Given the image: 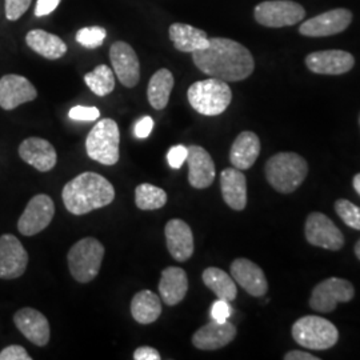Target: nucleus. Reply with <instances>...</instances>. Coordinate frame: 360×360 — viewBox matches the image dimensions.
Here are the masks:
<instances>
[{"label": "nucleus", "mask_w": 360, "mask_h": 360, "mask_svg": "<svg viewBox=\"0 0 360 360\" xmlns=\"http://www.w3.org/2000/svg\"><path fill=\"white\" fill-rule=\"evenodd\" d=\"M359 123H360V117H359Z\"/></svg>", "instance_id": "nucleus-46"}, {"label": "nucleus", "mask_w": 360, "mask_h": 360, "mask_svg": "<svg viewBox=\"0 0 360 360\" xmlns=\"http://www.w3.org/2000/svg\"><path fill=\"white\" fill-rule=\"evenodd\" d=\"M285 360H319L315 355H311L306 351H299V349H294V351H288L284 355Z\"/></svg>", "instance_id": "nucleus-43"}, {"label": "nucleus", "mask_w": 360, "mask_h": 360, "mask_svg": "<svg viewBox=\"0 0 360 360\" xmlns=\"http://www.w3.org/2000/svg\"><path fill=\"white\" fill-rule=\"evenodd\" d=\"M32 358L28 355L26 348L18 345L8 346L0 351V360H31Z\"/></svg>", "instance_id": "nucleus-39"}, {"label": "nucleus", "mask_w": 360, "mask_h": 360, "mask_svg": "<svg viewBox=\"0 0 360 360\" xmlns=\"http://www.w3.org/2000/svg\"><path fill=\"white\" fill-rule=\"evenodd\" d=\"M260 154V141L257 134L243 131L232 143L230 162L232 166L240 171L252 167Z\"/></svg>", "instance_id": "nucleus-25"}, {"label": "nucleus", "mask_w": 360, "mask_h": 360, "mask_svg": "<svg viewBox=\"0 0 360 360\" xmlns=\"http://www.w3.org/2000/svg\"><path fill=\"white\" fill-rule=\"evenodd\" d=\"M65 208L74 215H86L114 202L115 188L102 175L83 172L70 180L62 193Z\"/></svg>", "instance_id": "nucleus-2"}, {"label": "nucleus", "mask_w": 360, "mask_h": 360, "mask_svg": "<svg viewBox=\"0 0 360 360\" xmlns=\"http://www.w3.org/2000/svg\"><path fill=\"white\" fill-rule=\"evenodd\" d=\"M355 296V288L346 279L328 278L312 290L309 307L314 311L328 314L333 312L339 303H347Z\"/></svg>", "instance_id": "nucleus-9"}, {"label": "nucleus", "mask_w": 360, "mask_h": 360, "mask_svg": "<svg viewBox=\"0 0 360 360\" xmlns=\"http://www.w3.org/2000/svg\"><path fill=\"white\" fill-rule=\"evenodd\" d=\"M306 239L309 245L338 251L345 245V236L334 221L322 212H311L306 220Z\"/></svg>", "instance_id": "nucleus-11"}, {"label": "nucleus", "mask_w": 360, "mask_h": 360, "mask_svg": "<svg viewBox=\"0 0 360 360\" xmlns=\"http://www.w3.org/2000/svg\"><path fill=\"white\" fill-rule=\"evenodd\" d=\"M352 184H354V188H355V191H356V193H359L360 195V174H356V175L354 176Z\"/></svg>", "instance_id": "nucleus-44"}, {"label": "nucleus", "mask_w": 360, "mask_h": 360, "mask_svg": "<svg viewBox=\"0 0 360 360\" xmlns=\"http://www.w3.org/2000/svg\"><path fill=\"white\" fill-rule=\"evenodd\" d=\"M19 155L27 165L40 172H49L56 166L58 155L51 143L41 138H28L19 146Z\"/></svg>", "instance_id": "nucleus-21"}, {"label": "nucleus", "mask_w": 360, "mask_h": 360, "mask_svg": "<svg viewBox=\"0 0 360 360\" xmlns=\"http://www.w3.org/2000/svg\"><path fill=\"white\" fill-rule=\"evenodd\" d=\"M174 83V75L167 68H160L150 79L147 96L155 110H163L167 107Z\"/></svg>", "instance_id": "nucleus-29"}, {"label": "nucleus", "mask_w": 360, "mask_h": 360, "mask_svg": "<svg viewBox=\"0 0 360 360\" xmlns=\"http://www.w3.org/2000/svg\"><path fill=\"white\" fill-rule=\"evenodd\" d=\"M26 43L32 51L49 60L60 59L67 52L65 40L44 30H31L26 35Z\"/></svg>", "instance_id": "nucleus-27"}, {"label": "nucleus", "mask_w": 360, "mask_h": 360, "mask_svg": "<svg viewBox=\"0 0 360 360\" xmlns=\"http://www.w3.org/2000/svg\"><path fill=\"white\" fill-rule=\"evenodd\" d=\"M84 82L98 96H107L115 89V75L112 70L105 65H99L94 71L86 74Z\"/></svg>", "instance_id": "nucleus-31"}, {"label": "nucleus", "mask_w": 360, "mask_h": 360, "mask_svg": "<svg viewBox=\"0 0 360 360\" xmlns=\"http://www.w3.org/2000/svg\"><path fill=\"white\" fill-rule=\"evenodd\" d=\"M236 333V327L232 323L212 321L193 334V345L198 349L215 351L230 345L235 339Z\"/></svg>", "instance_id": "nucleus-20"}, {"label": "nucleus", "mask_w": 360, "mask_h": 360, "mask_svg": "<svg viewBox=\"0 0 360 360\" xmlns=\"http://www.w3.org/2000/svg\"><path fill=\"white\" fill-rule=\"evenodd\" d=\"M220 188L226 205L235 210L243 211L247 206V179L238 168H226L220 174Z\"/></svg>", "instance_id": "nucleus-23"}, {"label": "nucleus", "mask_w": 360, "mask_h": 360, "mask_svg": "<svg viewBox=\"0 0 360 360\" xmlns=\"http://www.w3.org/2000/svg\"><path fill=\"white\" fill-rule=\"evenodd\" d=\"M132 318L141 324L156 322L162 314V300L150 290L139 291L131 302Z\"/></svg>", "instance_id": "nucleus-28"}, {"label": "nucleus", "mask_w": 360, "mask_h": 360, "mask_svg": "<svg viewBox=\"0 0 360 360\" xmlns=\"http://www.w3.org/2000/svg\"><path fill=\"white\" fill-rule=\"evenodd\" d=\"M135 360H160V354L153 347H139L134 352Z\"/></svg>", "instance_id": "nucleus-42"}, {"label": "nucleus", "mask_w": 360, "mask_h": 360, "mask_svg": "<svg viewBox=\"0 0 360 360\" xmlns=\"http://www.w3.org/2000/svg\"><path fill=\"white\" fill-rule=\"evenodd\" d=\"M187 98L193 110L200 115L218 116L231 103L232 91L227 82L208 77L190 86Z\"/></svg>", "instance_id": "nucleus-4"}, {"label": "nucleus", "mask_w": 360, "mask_h": 360, "mask_svg": "<svg viewBox=\"0 0 360 360\" xmlns=\"http://www.w3.org/2000/svg\"><path fill=\"white\" fill-rule=\"evenodd\" d=\"M231 275L232 279L250 295L260 297L266 295L269 290V283L263 270L245 257H239L232 262Z\"/></svg>", "instance_id": "nucleus-18"}, {"label": "nucleus", "mask_w": 360, "mask_h": 360, "mask_svg": "<svg viewBox=\"0 0 360 360\" xmlns=\"http://www.w3.org/2000/svg\"><path fill=\"white\" fill-rule=\"evenodd\" d=\"M309 71L319 75H343L355 65V58L343 50L311 52L306 56Z\"/></svg>", "instance_id": "nucleus-15"}, {"label": "nucleus", "mask_w": 360, "mask_h": 360, "mask_svg": "<svg viewBox=\"0 0 360 360\" xmlns=\"http://www.w3.org/2000/svg\"><path fill=\"white\" fill-rule=\"evenodd\" d=\"M188 291V278L180 267H167L162 271L159 292L167 306H176L186 297Z\"/></svg>", "instance_id": "nucleus-24"}, {"label": "nucleus", "mask_w": 360, "mask_h": 360, "mask_svg": "<svg viewBox=\"0 0 360 360\" xmlns=\"http://www.w3.org/2000/svg\"><path fill=\"white\" fill-rule=\"evenodd\" d=\"M38 91L22 75L8 74L0 77V107L6 111L15 110L20 104L35 101Z\"/></svg>", "instance_id": "nucleus-16"}, {"label": "nucleus", "mask_w": 360, "mask_h": 360, "mask_svg": "<svg viewBox=\"0 0 360 360\" xmlns=\"http://www.w3.org/2000/svg\"><path fill=\"white\" fill-rule=\"evenodd\" d=\"M232 315L230 303L224 299H218L211 307V319L218 323L229 322Z\"/></svg>", "instance_id": "nucleus-37"}, {"label": "nucleus", "mask_w": 360, "mask_h": 360, "mask_svg": "<svg viewBox=\"0 0 360 360\" xmlns=\"http://www.w3.org/2000/svg\"><path fill=\"white\" fill-rule=\"evenodd\" d=\"M188 156V148L184 146H174L169 148L167 154V160L169 167L174 169H179L187 160Z\"/></svg>", "instance_id": "nucleus-38"}, {"label": "nucleus", "mask_w": 360, "mask_h": 360, "mask_svg": "<svg viewBox=\"0 0 360 360\" xmlns=\"http://www.w3.org/2000/svg\"><path fill=\"white\" fill-rule=\"evenodd\" d=\"M307 162L295 153H279L266 163V178L278 193H294L307 178Z\"/></svg>", "instance_id": "nucleus-3"}, {"label": "nucleus", "mask_w": 360, "mask_h": 360, "mask_svg": "<svg viewBox=\"0 0 360 360\" xmlns=\"http://www.w3.org/2000/svg\"><path fill=\"white\" fill-rule=\"evenodd\" d=\"M355 255H356V257L360 260V239L358 240V243L355 245Z\"/></svg>", "instance_id": "nucleus-45"}, {"label": "nucleus", "mask_w": 360, "mask_h": 360, "mask_svg": "<svg viewBox=\"0 0 360 360\" xmlns=\"http://www.w3.org/2000/svg\"><path fill=\"white\" fill-rule=\"evenodd\" d=\"M335 211L348 227L360 231V207L355 206L347 199H339L335 203Z\"/></svg>", "instance_id": "nucleus-33"}, {"label": "nucleus", "mask_w": 360, "mask_h": 360, "mask_svg": "<svg viewBox=\"0 0 360 360\" xmlns=\"http://www.w3.org/2000/svg\"><path fill=\"white\" fill-rule=\"evenodd\" d=\"M292 338L302 347L323 351L338 343L339 331L330 321L316 315H307L294 323Z\"/></svg>", "instance_id": "nucleus-7"}, {"label": "nucleus", "mask_w": 360, "mask_h": 360, "mask_svg": "<svg viewBox=\"0 0 360 360\" xmlns=\"http://www.w3.org/2000/svg\"><path fill=\"white\" fill-rule=\"evenodd\" d=\"M32 0H4L6 18L11 22L20 19L30 8Z\"/></svg>", "instance_id": "nucleus-35"}, {"label": "nucleus", "mask_w": 360, "mask_h": 360, "mask_svg": "<svg viewBox=\"0 0 360 360\" xmlns=\"http://www.w3.org/2000/svg\"><path fill=\"white\" fill-rule=\"evenodd\" d=\"M119 143L120 132L117 123L108 117L102 119L94 126L87 136V155L92 160L102 163L104 166H114L120 158Z\"/></svg>", "instance_id": "nucleus-6"}, {"label": "nucleus", "mask_w": 360, "mask_h": 360, "mask_svg": "<svg viewBox=\"0 0 360 360\" xmlns=\"http://www.w3.org/2000/svg\"><path fill=\"white\" fill-rule=\"evenodd\" d=\"M55 215V205L46 193L34 196L18 221V230L25 236H34L47 229Z\"/></svg>", "instance_id": "nucleus-12"}, {"label": "nucleus", "mask_w": 360, "mask_h": 360, "mask_svg": "<svg viewBox=\"0 0 360 360\" xmlns=\"http://www.w3.org/2000/svg\"><path fill=\"white\" fill-rule=\"evenodd\" d=\"M193 60L203 74L224 82L245 80L255 70L252 53L232 39H208L205 50L193 52Z\"/></svg>", "instance_id": "nucleus-1"}, {"label": "nucleus", "mask_w": 360, "mask_h": 360, "mask_svg": "<svg viewBox=\"0 0 360 360\" xmlns=\"http://www.w3.org/2000/svg\"><path fill=\"white\" fill-rule=\"evenodd\" d=\"M28 254L20 240L11 233L0 236V278L16 279L25 274Z\"/></svg>", "instance_id": "nucleus-14"}, {"label": "nucleus", "mask_w": 360, "mask_h": 360, "mask_svg": "<svg viewBox=\"0 0 360 360\" xmlns=\"http://www.w3.org/2000/svg\"><path fill=\"white\" fill-rule=\"evenodd\" d=\"M168 35L174 47L180 52L193 53L199 50H205L208 46V37L206 31L186 23H174L168 28Z\"/></svg>", "instance_id": "nucleus-26"}, {"label": "nucleus", "mask_w": 360, "mask_h": 360, "mask_svg": "<svg viewBox=\"0 0 360 360\" xmlns=\"http://www.w3.org/2000/svg\"><path fill=\"white\" fill-rule=\"evenodd\" d=\"M110 60L119 82L132 89L141 80V63L136 52L126 41H115L110 49Z\"/></svg>", "instance_id": "nucleus-13"}, {"label": "nucleus", "mask_w": 360, "mask_h": 360, "mask_svg": "<svg viewBox=\"0 0 360 360\" xmlns=\"http://www.w3.org/2000/svg\"><path fill=\"white\" fill-rule=\"evenodd\" d=\"M107 32L103 27L92 26L84 27L79 30L77 34V41L86 49H98L103 44Z\"/></svg>", "instance_id": "nucleus-34"}, {"label": "nucleus", "mask_w": 360, "mask_h": 360, "mask_svg": "<svg viewBox=\"0 0 360 360\" xmlns=\"http://www.w3.org/2000/svg\"><path fill=\"white\" fill-rule=\"evenodd\" d=\"M187 165H188V181L193 188L203 190L210 187L217 175V169L211 155L200 146H190Z\"/></svg>", "instance_id": "nucleus-19"}, {"label": "nucleus", "mask_w": 360, "mask_h": 360, "mask_svg": "<svg viewBox=\"0 0 360 360\" xmlns=\"http://www.w3.org/2000/svg\"><path fill=\"white\" fill-rule=\"evenodd\" d=\"M203 282L207 287L218 296V299H224L227 302H232L238 296V287L236 282L231 276L217 267H208L203 272Z\"/></svg>", "instance_id": "nucleus-30"}, {"label": "nucleus", "mask_w": 360, "mask_h": 360, "mask_svg": "<svg viewBox=\"0 0 360 360\" xmlns=\"http://www.w3.org/2000/svg\"><path fill=\"white\" fill-rule=\"evenodd\" d=\"M306 16L303 6L292 0H267L259 3L254 18L260 26L270 28L294 26Z\"/></svg>", "instance_id": "nucleus-8"}, {"label": "nucleus", "mask_w": 360, "mask_h": 360, "mask_svg": "<svg viewBox=\"0 0 360 360\" xmlns=\"http://www.w3.org/2000/svg\"><path fill=\"white\" fill-rule=\"evenodd\" d=\"M135 203L144 211L159 210L167 203V193L150 183H142L135 190Z\"/></svg>", "instance_id": "nucleus-32"}, {"label": "nucleus", "mask_w": 360, "mask_h": 360, "mask_svg": "<svg viewBox=\"0 0 360 360\" xmlns=\"http://www.w3.org/2000/svg\"><path fill=\"white\" fill-rule=\"evenodd\" d=\"M154 129V120L151 116H143L139 119L134 127V134L138 139H146L150 136Z\"/></svg>", "instance_id": "nucleus-40"}, {"label": "nucleus", "mask_w": 360, "mask_h": 360, "mask_svg": "<svg viewBox=\"0 0 360 360\" xmlns=\"http://www.w3.org/2000/svg\"><path fill=\"white\" fill-rule=\"evenodd\" d=\"M167 248L178 262H186L193 254V235L191 227L181 219H172L165 229Z\"/></svg>", "instance_id": "nucleus-22"}, {"label": "nucleus", "mask_w": 360, "mask_h": 360, "mask_svg": "<svg viewBox=\"0 0 360 360\" xmlns=\"http://www.w3.org/2000/svg\"><path fill=\"white\" fill-rule=\"evenodd\" d=\"M62 0H38L35 7V15L38 18L47 16L56 10V7L60 4Z\"/></svg>", "instance_id": "nucleus-41"}, {"label": "nucleus", "mask_w": 360, "mask_h": 360, "mask_svg": "<svg viewBox=\"0 0 360 360\" xmlns=\"http://www.w3.org/2000/svg\"><path fill=\"white\" fill-rule=\"evenodd\" d=\"M101 116V111L96 107L75 105L70 110L68 117L77 122H94Z\"/></svg>", "instance_id": "nucleus-36"}, {"label": "nucleus", "mask_w": 360, "mask_h": 360, "mask_svg": "<svg viewBox=\"0 0 360 360\" xmlns=\"http://www.w3.org/2000/svg\"><path fill=\"white\" fill-rule=\"evenodd\" d=\"M104 247L95 238H84L70 248L68 267L74 279L79 283L94 281L102 267Z\"/></svg>", "instance_id": "nucleus-5"}, {"label": "nucleus", "mask_w": 360, "mask_h": 360, "mask_svg": "<svg viewBox=\"0 0 360 360\" xmlns=\"http://www.w3.org/2000/svg\"><path fill=\"white\" fill-rule=\"evenodd\" d=\"M13 323L32 345L43 347L50 342V323L38 309H19L13 315Z\"/></svg>", "instance_id": "nucleus-17"}, {"label": "nucleus", "mask_w": 360, "mask_h": 360, "mask_svg": "<svg viewBox=\"0 0 360 360\" xmlns=\"http://www.w3.org/2000/svg\"><path fill=\"white\" fill-rule=\"evenodd\" d=\"M352 22V13L347 8H335L314 16L299 26V32L309 38L333 37L346 31Z\"/></svg>", "instance_id": "nucleus-10"}]
</instances>
